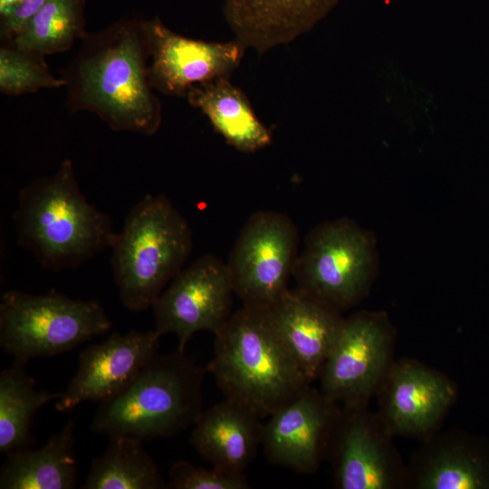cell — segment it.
Returning <instances> with one entry per match:
<instances>
[{"mask_svg": "<svg viewBox=\"0 0 489 489\" xmlns=\"http://www.w3.org/2000/svg\"><path fill=\"white\" fill-rule=\"evenodd\" d=\"M457 393L445 373L402 358L394 360L376 394L377 413L393 436L423 441L440 429Z\"/></svg>", "mask_w": 489, "mask_h": 489, "instance_id": "4fadbf2b", "label": "cell"}, {"mask_svg": "<svg viewBox=\"0 0 489 489\" xmlns=\"http://www.w3.org/2000/svg\"><path fill=\"white\" fill-rule=\"evenodd\" d=\"M404 489H489V445L461 430H437L411 455Z\"/></svg>", "mask_w": 489, "mask_h": 489, "instance_id": "2e32d148", "label": "cell"}, {"mask_svg": "<svg viewBox=\"0 0 489 489\" xmlns=\"http://www.w3.org/2000/svg\"><path fill=\"white\" fill-rule=\"evenodd\" d=\"M64 87V81L55 77L45 56L21 49L11 42L0 45V91L8 96L34 93L41 89Z\"/></svg>", "mask_w": 489, "mask_h": 489, "instance_id": "d4e9b609", "label": "cell"}, {"mask_svg": "<svg viewBox=\"0 0 489 489\" xmlns=\"http://www.w3.org/2000/svg\"><path fill=\"white\" fill-rule=\"evenodd\" d=\"M13 220L17 244L51 271L79 267L110 248L116 234L82 193L70 158L20 190Z\"/></svg>", "mask_w": 489, "mask_h": 489, "instance_id": "7a4b0ae2", "label": "cell"}, {"mask_svg": "<svg viewBox=\"0 0 489 489\" xmlns=\"http://www.w3.org/2000/svg\"><path fill=\"white\" fill-rule=\"evenodd\" d=\"M143 18L125 16L87 32L77 54L60 77L71 113L97 115L114 131L153 136L162 122V106L149 74Z\"/></svg>", "mask_w": 489, "mask_h": 489, "instance_id": "6da1fadb", "label": "cell"}, {"mask_svg": "<svg viewBox=\"0 0 489 489\" xmlns=\"http://www.w3.org/2000/svg\"><path fill=\"white\" fill-rule=\"evenodd\" d=\"M253 409L225 398L203 411L190 444L212 466L244 474L262 444L264 423Z\"/></svg>", "mask_w": 489, "mask_h": 489, "instance_id": "d6986e66", "label": "cell"}, {"mask_svg": "<svg viewBox=\"0 0 489 489\" xmlns=\"http://www.w3.org/2000/svg\"><path fill=\"white\" fill-rule=\"evenodd\" d=\"M206 372L185 351L156 352L121 394L100 403L91 431L143 442L193 427L203 412Z\"/></svg>", "mask_w": 489, "mask_h": 489, "instance_id": "277c9868", "label": "cell"}, {"mask_svg": "<svg viewBox=\"0 0 489 489\" xmlns=\"http://www.w3.org/2000/svg\"><path fill=\"white\" fill-rule=\"evenodd\" d=\"M167 488L170 489H247L244 474L214 467L196 466L187 461L174 463L168 471Z\"/></svg>", "mask_w": 489, "mask_h": 489, "instance_id": "484cf974", "label": "cell"}, {"mask_svg": "<svg viewBox=\"0 0 489 489\" xmlns=\"http://www.w3.org/2000/svg\"><path fill=\"white\" fill-rule=\"evenodd\" d=\"M185 98L235 149L253 153L272 143L271 132L256 115L244 92L230 78L197 84Z\"/></svg>", "mask_w": 489, "mask_h": 489, "instance_id": "ffe728a7", "label": "cell"}, {"mask_svg": "<svg viewBox=\"0 0 489 489\" xmlns=\"http://www.w3.org/2000/svg\"><path fill=\"white\" fill-rule=\"evenodd\" d=\"M298 254V229L286 215L272 210L253 214L226 263L243 306L269 309L288 289Z\"/></svg>", "mask_w": 489, "mask_h": 489, "instance_id": "9c48e42d", "label": "cell"}, {"mask_svg": "<svg viewBox=\"0 0 489 489\" xmlns=\"http://www.w3.org/2000/svg\"><path fill=\"white\" fill-rule=\"evenodd\" d=\"M339 0H224L235 39L263 54L310 31Z\"/></svg>", "mask_w": 489, "mask_h": 489, "instance_id": "ac0fdd59", "label": "cell"}, {"mask_svg": "<svg viewBox=\"0 0 489 489\" xmlns=\"http://www.w3.org/2000/svg\"><path fill=\"white\" fill-rule=\"evenodd\" d=\"M74 421L70 419L39 449L9 455L0 471L1 489H72L77 484Z\"/></svg>", "mask_w": 489, "mask_h": 489, "instance_id": "44dd1931", "label": "cell"}, {"mask_svg": "<svg viewBox=\"0 0 489 489\" xmlns=\"http://www.w3.org/2000/svg\"><path fill=\"white\" fill-rule=\"evenodd\" d=\"M192 246L187 221L164 194L139 199L110 245L111 268L123 306L131 312L152 307L183 269Z\"/></svg>", "mask_w": 489, "mask_h": 489, "instance_id": "5b68a950", "label": "cell"}, {"mask_svg": "<svg viewBox=\"0 0 489 489\" xmlns=\"http://www.w3.org/2000/svg\"><path fill=\"white\" fill-rule=\"evenodd\" d=\"M47 0H0V40L11 42Z\"/></svg>", "mask_w": 489, "mask_h": 489, "instance_id": "4316f807", "label": "cell"}, {"mask_svg": "<svg viewBox=\"0 0 489 489\" xmlns=\"http://www.w3.org/2000/svg\"><path fill=\"white\" fill-rule=\"evenodd\" d=\"M110 328L95 300L73 299L54 290L44 294L9 290L1 297L0 345L14 358L64 353Z\"/></svg>", "mask_w": 489, "mask_h": 489, "instance_id": "8992f818", "label": "cell"}, {"mask_svg": "<svg viewBox=\"0 0 489 489\" xmlns=\"http://www.w3.org/2000/svg\"><path fill=\"white\" fill-rule=\"evenodd\" d=\"M379 265L374 235L341 217L310 231L292 275L298 288L343 312L369 295Z\"/></svg>", "mask_w": 489, "mask_h": 489, "instance_id": "52a82bcc", "label": "cell"}, {"mask_svg": "<svg viewBox=\"0 0 489 489\" xmlns=\"http://www.w3.org/2000/svg\"><path fill=\"white\" fill-rule=\"evenodd\" d=\"M340 405L307 387L264 423L262 447L273 465L300 474L316 472L327 456Z\"/></svg>", "mask_w": 489, "mask_h": 489, "instance_id": "5bb4252c", "label": "cell"}, {"mask_svg": "<svg viewBox=\"0 0 489 489\" xmlns=\"http://www.w3.org/2000/svg\"><path fill=\"white\" fill-rule=\"evenodd\" d=\"M27 362L14 358L0 374V452L5 455L31 448L35 442L31 433L34 416L60 395L38 389L27 372Z\"/></svg>", "mask_w": 489, "mask_h": 489, "instance_id": "7402d4cb", "label": "cell"}, {"mask_svg": "<svg viewBox=\"0 0 489 489\" xmlns=\"http://www.w3.org/2000/svg\"><path fill=\"white\" fill-rule=\"evenodd\" d=\"M206 369L225 398L268 417L312 384L267 310L243 306L214 333Z\"/></svg>", "mask_w": 489, "mask_h": 489, "instance_id": "3957f363", "label": "cell"}, {"mask_svg": "<svg viewBox=\"0 0 489 489\" xmlns=\"http://www.w3.org/2000/svg\"><path fill=\"white\" fill-rule=\"evenodd\" d=\"M377 412L340 406L328 455L339 489H404L407 464Z\"/></svg>", "mask_w": 489, "mask_h": 489, "instance_id": "30bf717a", "label": "cell"}, {"mask_svg": "<svg viewBox=\"0 0 489 489\" xmlns=\"http://www.w3.org/2000/svg\"><path fill=\"white\" fill-rule=\"evenodd\" d=\"M104 453L92 459L82 489H162L167 482L142 442L111 436Z\"/></svg>", "mask_w": 489, "mask_h": 489, "instance_id": "603a6c76", "label": "cell"}, {"mask_svg": "<svg viewBox=\"0 0 489 489\" xmlns=\"http://www.w3.org/2000/svg\"><path fill=\"white\" fill-rule=\"evenodd\" d=\"M159 338L154 330H132L87 347L79 356L76 374L57 398L56 409L67 411L84 401L103 403L121 394L158 352Z\"/></svg>", "mask_w": 489, "mask_h": 489, "instance_id": "9a60e30c", "label": "cell"}, {"mask_svg": "<svg viewBox=\"0 0 489 489\" xmlns=\"http://www.w3.org/2000/svg\"><path fill=\"white\" fill-rule=\"evenodd\" d=\"M396 337L383 311H360L344 318L318 378L320 390L340 406L369 404L395 360Z\"/></svg>", "mask_w": 489, "mask_h": 489, "instance_id": "ba28073f", "label": "cell"}, {"mask_svg": "<svg viewBox=\"0 0 489 489\" xmlns=\"http://www.w3.org/2000/svg\"><path fill=\"white\" fill-rule=\"evenodd\" d=\"M85 5V0H47L11 43L43 56L70 50L87 33Z\"/></svg>", "mask_w": 489, "mask_h": 489, "instance_id": "cb8c5ba5", "label": "cell"}, {"mask_svg": "<svg viewBox=\"0 0 489 489\" xmlns=\"http://www.w3.org/2000/svg\"><path fill=\"white\" fill-rule=\"evenodd\" d=\"M235 294L226 263L213 254H204L183 268L152 305L154 331L161 337H177V350L195 333L213 334L230 317Z\"/></svg>", "mask_w": 489, "mask_h": 489, "instance_id": "8fae6325", "label": "cell"}, {"mask_svg": "<svg viewBox=\"0 0 489 489\" xmlns=\"http://www.w3.org/2000/svg\"><path fill=\"white\" fill-rule=\"evenodd\" d=\"M151 87L166 96L186 97L195 85L230 78L246 46L234 39L206 42L181 35L158 16L143 18Z\"/></svg>", "mask_w": 489, "mask_h": 489, "instance_id": "7c38bea8", "label": "cell"}, {"mask_svg": "<svg viewBox=\"0 0 489 489\" xmlns=\"http://www.w3.org/2000/svg\"><path fill=\"white\" fill-rule=\"evenodd\" d=\"M267 311L312 384L340 336L342 312L298 287L288 288Z\"/></svg>", "mask_w": 489, "mask_h": 489, "instance_id": "e0dca14e", "label": "cell"}]
</instances>
